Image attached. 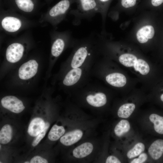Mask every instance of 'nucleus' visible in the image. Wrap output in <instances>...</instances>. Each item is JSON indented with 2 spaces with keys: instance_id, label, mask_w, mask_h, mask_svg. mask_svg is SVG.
Listing matches in <instances>:
<instances>
[{
  "instance_id": "nucleus-18",
  "label": "nucleus",
  "mask_w": 163,
  "mask_h": 163,
  "mask_svg": "<svg viewBox=\"0 0 163 163\" xmlns=\"http://www.w3.org/2000/svg\"><path fill=\"white\" fill-rule=\"evenodd\" d=\"M130 126L129 122L125 120H120L115 126L114 132L117 137H120L129 131Z\"/></svg>"
},
{
  "instance_id": "nucleus-30",
  "label": "nucleus",
  "mask_w": 163,
  "mask_h": 163,
  "mask_svg": "<svg viewBox=\"0 0 163 163\" xmlns=\"http://www.w3.org/2000/svg\"><path fill=\"white\" fill-rule=\"evenodd\" d=\"M31 163H47L48 161L45 159L39 156H36L31 159Z\"/></svg>"
},
{
  "instance_id": "nucleus-10",
  "label": "nucleus",
  "mask_w": 163,
  "mask_h": 163,
  "mask_svg": "<svg viewBox=\"0 0 163 163\" xmlns=\"http://www.w3.org/2000/svg\"><path fill=\"white\" fill-rule=\"evenodd\" d=\"M1 103L4 108L15 113H20L25 108L22 101L13 96L4 97L2 99Z\"/></svg>"
},
{
  "instance_id": "nucleus-11",
  "label": "nucleus",
  "mask_w": 163,
  "mask_h": 163,
  "mask_svg": "<svg viewBox=\"0 0 163 163\" xmlns=\"http://www.w3.org/2000/svg\"><path fill=\"white\" fill-rule=\"evenodd\" d=\"M94 149L95 145L93 142L87 141L75 148L72 152V155L75 159H83L92 154Z\"/></svg>"
},
{
  "instance_id": "nucleus-19",
  "label": "nucleus",
  "mask_w": 163,
  "mask_h": 163,
  "mask_svg": "<svg viewBox=\"0 0 163 163\" xmlns=\"http://www.w3.org/2000/svg\"><path fill=\"white\" fill-rule=\"evenodd\" d=\"M135 108V105L133 103H126L120 106L119 108L117 114L121 118H126L132 113Z\"/></svg>"
},
{
  "instance_id": "nucleus-4",
  "label": "nucleus",
  "mask_w": 163,
  "mask_h": 163,
  "mask_svg": "<svg viewBox=\"0 0 163 163\" xmlns=\"http://www.w3.org/2000/svg\"><path fill=\"white\" fill-rule=\"evenodd\" d=\"M77 8L70 11L73 16V23L78 25L81 21L89 19L100 13V8L96 0H76Z\"/></svg>"
},
{
  "instance_id": "nucleus-24",
  "label": "nucleus",
  "mask_w": 163,
  "mask_h": 163,
  "mask_svg": "<svg viewBox=\"0 0 163 163\" xmlns=\"http://www.w3.org/2000/svg\"><path fill=\"white\" fill-rule=\"evenodd\" d=\"M18 8L22 11L30 12L34 8V4L31 0H15Z\"/></svg>"
},
{
  "instance_id": "nucleus-32",
  "label": "nucleus",
  "mask_w": 163,
  "mask_h": 163,
  "mask_svg": "<svg viewBox=\"0 0 163 163\" xmlns=\"http://www.w3.org/2000/svg\"><path fill=\"white\" fill-rule=\"evenodd\" d=\"M163 3V0H151V3L152 5L155 7L160 5Z\"/></svg>"
},
{
  "instance_id": "nucleus-16",
  "label": "nucleus",
  "mask_w": 163,
  "mask_h": 163,
  "mask_svg": "<svg viewBox=\"0 0 163 163\" xmlns=\"http://www.w3.org/2000/svg\"><path fill=\"white\" fill-rule=\"evenodd\" d=\"M148 152L153 159H159L163 154V139H158L154 141L149 147Z\"/></svg>"
},
{
  "instance_id": "nucleus-7",
  "label": "nucleus",
  "mask_w": 163,
  "mask_h": 163,
  "mask_svg": "<svg viewBox=\"0 0 163 163\" xmlns=\"http://www.w3.org/2000/svg\"><path fill=\"white\" fill-rule=\"evenodd\" d=\"M86 128L82 126H75L60 138V142L66 146L74 145L84 137L87 130Z\"/></svg>"
},
{
  "instance_id": "nucleus-12",
  "label": "nucleus",
  "mask_w": 163,
  "mask_h": 163,
  "mask_svg": "<svg viewBox=\"0 0 163 163\" xmlns=\"http://www.w3.org/2000/svg\"><path fill=\"white\" fill-rule=\"evenodd\" d=\"M24 50L23 45L15 43L10 44L7 48L6 52L7 60L11 63L18 62L22 57Z\"/></svg>"
},
{
  "instance_id": "nucleus-28",
  "label": "nucleus",
  "mask_w": 163,
  "mask_h": 163,
  "mask_svg": "<svg viewBox=\"0 0 163 163\" xmlns=\"http://www.w3.org/2000/svg\"><path fill=\"white\" fill-rule=\"evenodd\" d=\"M138 0H120L121 5L125 8L132 7L136 5Z\"/></svg>"
},
{
  "instance_id": "nucleus-20",
  "label": "nucleus",
  "mask_w": 163,
  "mask_h": 163,
  "mask_svg": "<svg viewBox=\"0 0 163 163\" xmlns=\"http://www.w3.org/2000/svg\"><path fill=\"white\" fill-rule=\"evenodd\" d=\"M12 129L11 126L7 124L4 126L0 131V143L6 144L9 142L11 140Z\"/></svg>"
},
{
  "instance_id": "nucleus-13",
  "label": "nucleus",
  "mask_w": 163,
  "mask_h": 163,
  "mask_svg": "<svg viewBox=\"0 0 163 163\" xmlns=\"http://www.w3.org/2000/svg\"><path fill=\"white\" fill-rule=\"evenodd\" d=\"M2 26L6 31L10 32H15L21 27V22L17 18L12 16L4 18L1 22Z\"/></svg>"
},
{
  "instance_id": "nucleus-26",
  "label": "nucleus",
  "mask_w": 163,
  "mask_h": 163,
  "mask_svg": "<svg viewBox=\"0 0 163 163\" xmlns=\"http://www.w3.org/2000/svg\"><path fill=\"white\" fill-rule=\"evenodd\" d=\"M96 0L99 7L100 13L101 14L104 20L106 10L111 0Z\"/></svg>"
},
{
  "instance_id": "nucleus-8",
  "label": "nucleus",
  "mask_w": 163,
  "mask_h": 163,
  "mask_svg": "<svg viewBox=\"0 0 163 163\" xmlns=\"http://www.w3.org/2000/svg\"><path fill=\"white\" fill-rule=\"evenodd\" d=\"M76 0H62L53 6L50 10L49 15L57 24L64 17L70 6L76 3Z\"/></svg>"
},
{
  "instance_id": "nucleus-14",
  "label": "nucleus",
  "mask_w": 163,
  "mask_h": 163,
  "mask_svg": "<svg viewBox=\"0 0 163 163\" xmlns=\"http://www.w3.org/2000/svg\"><path fill=\"white\" fill-rule=\"evenodd\" d=\"M45 125L44 121L41 118L36 117L31 121L28 126V132L30 136H37L43 130Z\"/></svg>"
},
{
  "instance_id": "nucleus-34",
  "label": "nucleus",
  "mask_w": 163,
  "mask_h": 163,
  "mask_svg": "<svg viewBox=\"0 0 163 163\" xmlns=\"http://www.w3.org/2000/svg\"><path fill=\"white\" fill-rule=\"evenodd\" d=\"M25 163H30V162H28V161H26L25 162H24Z\"/></svg>"
},
{
  "instance_id": "nucleus-35",
  "label": "nucleus",
  "mask_w": 163,
  "mask_h": 163,
  "mask_svg": "<svg viewBox=\"0 0 163 163\" xmlns=\"http://www.w3.org/2000/svg\"><path fill=\"white\" fill-rule=\"evenodd\" d=\"M0 149L1 148V145H0Z\"/></svg>"
},
{
  "instance_id": "nucleus-27",
  "label": "nucleus",
  "mask_w": 163,
  "mask_h": 163,
  "mask_svg": "<svg viewBox=\"0 0 163 163\" xmlns=\"http://www.w3.org/2000/svg\"><path fill=\"white\" fill-rule=\"evenodd\" d=\"M50 126L49 123L46 122L45 123V126L43 130L37 136L36 138L33 141L32 143V145L35 147L40 142V141L45 136L46 131Z\"/></svg>"
},
{
  "instance_id": "nucleus-29",
  "label": "nucleus",
  "mask_w": 163,
  "mask_h": 163,
  "mask_svg": "<svg viewBox=\"0 0 163 163\" xmlns=\"http://www.w3.org/2000/svg\"><path fill=\"white\" fill-rule=\"evenodd\" d=\"M148 156L145 153H141L139 157L134 159L130 162L131 163H142L145 162L147 159Z\"/></svg>"
},
{
  "instance_id": "nucleus-2",
  "label": "nucleus",
  "mask_w": 163,
  "mask_h": 163,
  "mask_svg": "<svg viewBox=\"0 0 163 163\" xmlns=\"http://www.w3.org/2000/svg\"><path fill=\"white\" fill-rule=\"evenodd\" d=\"M103 89L99 84L91 82L90 81L71 93L77 106L99 110L104 107L107 101Z\"/></svg>"
},
{
  "instance_id": "nucleus-21",
  "label": "nucleus",
  "mask_w": 163,
  "mask_h": 163,
  "mask_svg": "<svg viewBox=\"0 0 163 163\" xmlns=\"http://www.w3.org/2000/svg\"><path fill=\"white\" fill-rule=\"evenodd\" d=\"M149 119L154 124V129L156 132L163 134V117L152 113L149 116Z\"/></svg>"
},
{
  "instance_id": "nucleus-5",
  "label": "nucleus",
  "mask_w": 163,
  "mask_h": 163,
  "mask_svg": "<svg viewBox=\"0 0 163 163\" xmlns=\"http://www.w3.org/2000/svg\"><path fill=\"white\" fill-rule=\"evenodd\" d=\"M57 35L54 40L51 49V54L55 58L58 57L67 46L73 47L77 40L73 38L69 33Z\"/></svg>"
},
{
  "instance_id": "nucleus-33",
  "label": "nucleus",
  "mask_w": 163,
  "mask_h": 163,
  "mask_svg": "<svg viewBox=\"0 0 163 163\" xmlns=\"http://www.w3.org/2000/svg\"><path fill=\"white\" fill-rule=\"evenodd\" d=\"M161 99L163 102V94L161 96Z\"/></svg>"
},
{
  "instance_id": "nucleus-17",
  "label": "nucleus",
  "mask_w": 163,
  "mask_h": 163,
  "mask_svg": "<svg viewBox=\"0 0 163 163\" xmlns=\"http://www.w3.org/2000/svg\"><path fill=\"white\" fill-rule=\"evenodd\" d=\"M65 129L63 126L54 125L48 134L49 139L51 141H56L60 139L65 134Z\"/></svg>"
},
{
  "instance_id": "nucleus-23",
  "label": "nucleus",
  "mask_w": 163,
  "mask_h": 163,
  "mask_svg": "<svg viewBox=\"0 0 163 163\" xmlns=\"http://www.w3.org/2000/svg\"><path fill=\"white\" fill-rule=\"evenodd\" d=\"M135 70L139 72L142 75L148 74L150 71V68L147 62L142 59H138L133 66Z\"/></svg>"
},
{
  "instance_id": "nucleus-6",
  "label": "nucleus",
  "mask_w": 163,
  "mask_h": 163,
  "mask_svg": "<svg viewBox=\"0 0 163 163\" xmlns=\"http://www.w3.org/2000/svg\"><path fill=\"white\" fill-rule=\"evenodd\" d=\"M92 77L97 79H103L111 86L116 88H121L126 84V79L125 75L118 72H111L107 74L91 71Z\"/></svg>"
},
{
  "instance_id": "nucleus-3",
  "label": "nucleus",
  "mask_w": 163,
  "mask_h": 163,
  "mask_svg": "<svg viewBox=\"0 0 163 163\" xmlns=\"http://www.w3.org/2000/svg\"><path fill=\"white\" fill-rule=\"evenodd\" d=\"M94 64L67 70L63 78V85L70 89L71 93L83 86L91 80V70Z\"/></svg>"
},
{
  "instance_id": "nucleus-31",
  "label": "nucleus",
  "mask_w": 163,
  "mask_h": 163,
  "mask_svg": "<svg viewBox=\"0 0 163 163\" xmlns=\"http://www.w3.org/2000/svg\"><path fill=\"white\" fill-rule=\"evenodd\" d=\"M105 163H120V161L116 156L111 155L108 156L106 158Z\"/></svg>"
},
{
  "instance_id": "nucleus-22",
  "label": "nucleus",
  "mask_w": 163,
  "mask_h": 163,
  "mask_svg": "<svg viewBox=\"0 0 163 163\" xmlns=\"http://www.w3.org/2000/svg\"><path fill=\"white\" fill-rule=\"evenodd\" d=\"M118 59L120 63L128 67L133 66L137 60L135 56L130 53L122 54L120 56Z\"/></svg>"
},
{
  "instance_id": "nucleus-1",
  "label": "nucleus",
  "mask_w": 163,
  "mask_h": 163,
  "mask_svg": "<svg viewBox=\"0 0 163 163\" xmlns=\"http://www.w3.org/2000/svg\"><path fill=\"white\" fill-rule=\"evenodd\" d=\"M66 66L68 70L94 64L101 54L99 34H92L86 37L77 39Z\"/></svg>"
},
{
  "instance_id": "nucleus-9",
  "label": "nucleus",
  "mask_w": 163,
  "mask_h": 163,
  "mask_svg": "<svg viewBox=\"0 0 163 163\" xmlns=\"http://www.w3.org/2000/svg\"><path fill=\"white\" fill-rule=\"evenodd\" d=\"M38 64L35 60L31 59L24 63L18 70V76L22 80H27L34 76L37 72Z\"/></svg>"
},
{
  "instance_id": "nucleus-15",
  "label": "nucleus",
  "mask_w": 163,
  "mask_h": 163,
  "mask_svg": "<svg viewBox=\"0 0 163 163\" xmlns=\"http://www.w3.org/2000/svg\"><path fill=\"white\" fill-rule=\"evenodd\" d=\"M155 34L154 28L151 25L144 26L139 29L136 33V37L138 41L143 43L147 42L149 39L153 37Z\"/></svg>"
},
{
  "instance_id": "nucleus-25",
  "label": "nucleus",
  "mask_w": 163,
  "mask_h": 163,
  "mask_svg": "<svg viewBox=\"0 0 163 163\" xmlns=\"http://www.w3.org/2000/svg\"><path fill=\"white\" fill-rule=\"evenodd\" d=\"M145 149L144 145L142 142H138L128 151L127 156L129 159L134 158L140 155L144 151Z\"/></svg>"
}]
</instances>
